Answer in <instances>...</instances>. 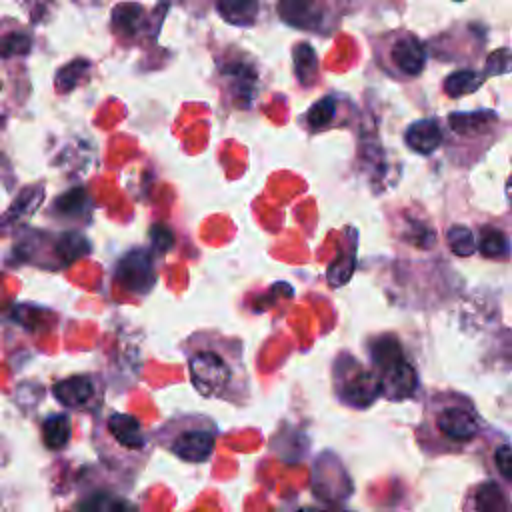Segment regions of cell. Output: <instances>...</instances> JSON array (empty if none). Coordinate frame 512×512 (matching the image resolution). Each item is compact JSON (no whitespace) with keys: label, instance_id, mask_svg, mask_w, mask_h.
Here are the masks:
<instances>
[{"label":"cell","instance_id":"obj_1","mask_svg":"<svg viewBox=\"0 0 512 512\" xmlns=\"http://www.w3.org/2000/svg\"><path fill=\"white\" fill-rule=\"evenodd\" d=\"M182 352L188 378L204 398L244 404L250 396V380L244 364L242 342L216 330L190 334Z\"/></svg>","mask_w":512,"mask_h":512},{"label":"cell","instance_id":"obj_2","mask_svg":"<svg viewBox=\"0 0 512 512\" xmlns=\"http://www.w3.org/2000/svg\"><path fill=\"white\" fill-rule=\"evenodd\" d=\"M94 448L112 472L138 474L150 458L152 440L136 416L112 410L94 426Z\"/></svg>","mask_w":512,"mask_h":512},{"label":"cell","instance_id":"obj_3","mask_svg":"<svg viewBox=\"0 0 512 512\" xmlns=\"http://www.w3.org/2000/svg\"><path fill=\"white\" fill-rule=\"evenodd\" d=\"M480 432V420L474 410L458 400L434 398L422 426L418 442L426 452H454L470 444Z\"/></svg>","mask_w":512,"mask_h":512},{"label":"cell","instance_id":"obj_4","mask_svg":"<svg viewBox=\"0 0 512 512\" xmlns=\"http://www.w3.org/2000/svg\"><path fill=\"white\" fill-rule=\"evenodd\" d=\"M218 428L204 414H178L166 420L154 434V442L166 452L190 464H204L212 458Z\"/></svg>","mask_w":512,"mask_h":512},{"label":"cell","instance_id":"obj_5","mask_svg":"<svg viewBox=\"0 0 512 512\" xmlns=\"http://www.w3.org/2000/svg\"><path fill=\"white\" fill-rule=\"evenodd\" d=\"M372 360H374V372L380 378L382 394L392 400H404L414 394L418 376L412 368V364L404 358L400 344L384 336L372 346Z\"/></svg>","mask_w":512,"mask_h":512},{"label":"cell","instance_id":"obj_6","mask_svg":"<svg viewBox=\"0 0 512 512\" xmlns=\"http://www.w3.org/2000/svg\"><path fill=\"white\" fill-rule=\"evenodd\" d=\"M334 392L342 404L366 408L382 394V386L374 370L364 368L354 356L340 354L334 360Z\"/></svg>","mask_w":512,"mask_h":512},{"label":"cell","instance_id":"obj_7","mask_svg":"<svg viewBox=\"0 0 512 512\" xmlns=\"http://www.w3.org/2000/svg\"><path fill=\"white\" fill-rule=\"evenodd\" d=\"M374 56L378 64L396 78H414L424 70L426 48L422 40L406 30L392 32L374 44Z\"/></svg>","mask_w":512,"mask_h":512},{"label":"cell","instance_id":"obj_8","mask_svg":"<svg viewBox=\"0 0 512 512\" xmlns=\"http://www.w3.org/2000/svg\"><path fill=\"white\" fill-rule=\"evenodd\" d=\"M52 396L70 410H96L102 400V386L90 374H74L54 382Z\"/></svg>","mask_w":512,"mask_h":512},{"label":"cell","instance_id":"obj_9","mask_svg":"<svg viewBox=\"0 0 512 512\" xmlns=\"http://www.w3.org/2000/svg\"><path fill=\"white\" fill-rule=\"evenodd\" d=\"M464 512H510V496L496 480L474 484L464 496Z\"/></svg>","mask_w":512,"mask_h":512},{"label":"cell","instance_id":"obj_10","mask_svg":"<svg viewBox=\"0 0 512 512\" xmlns=\"http://www.w3.org/2000/svg\"><path fill=\"white\" fill-rule=\"evenodd\" d=\"M116 278L122 282L126 290L132 292H148L154 284L152 264L144 252H130L122 258L116 270Z\"/></svg>","mask_w":512,"mask_h":512},{"label":"cell","instance_id":"obj_11","mask_svg":"<svg viewBox=\"0 0 512 512\" xmlns=\"http://www.w3.org/2000/svg\"><path fill=\"white\" fill-rule=\"evenodd\" d=\"M404 142L418 154H432L442 144V128L436 118H422L412 122L404 132Z\"/></svg>","mask_w":512,"mask_h":512},{"label":"cell","instance_id":"obj_12","mask_svg":"<svg viewBox=\"0 0 512 512\" xmlns=\"http://www.w3.org/2000/svg\"><path fill=\"white\" fill-rule=\"evenodd\" d=\"M40 434H42V442L48 450H62L68 446L70 436H72V422L70 416L66 412H56L50 414L48 418H44L42 426H40Z\"/></svg>","mask_w":512,"mask_h":512},{"label":"cell","instance_id":"obj_13","mask_svg":"<svg viewBox=\"0 0 512 512\" xmlns=\"http://www.w3.org/2000/svg\"><path fill=\"white\" fill-rule=\"evenodd\" d=\"M492 122H496V114L490 110H476V112H452L448 116V124L452 132L460 136H478L486 132Z\"/></svg>","mask_w":512,"mask_h":512},{"label":"cell","instance_id":"obj_14","mask_svg":"<svg viewBox=\"0 0 512 512\" xmlns=\"http://www.w3.org/2000/svg\"><path fill=\"white\" fill-rule=\"evenodd\" d=\"M484 82V76L476 70H456L452 74L446 76L444 80V92L450 96V98H460L464 94H470V92H476Z\"/></svg>","mask_w":512,"mask_h":512},{"label":"cell","instance_id":"obj_15","mask_svg":"<svg viewBox=\"0 0 512 512\" xmlns=\"http://www.w3.org/2000/svg\"><path fill=\"white\" fill-rule=\"evenodd\" d=\"M82 512H136L130 500L110 492H92L82 502Z\"/></svg>","mask_w":512,"mask_h":512},{"label":"cell","instance_id":"obj_16","mask_svg":"<svg viewBox=\"0 0 512 512\" xmlns=\"http://www.w3.org/2000/svg\"><path fill=\"white\" fill-rule=\"evenodd\" d=\"M216 10L220 12V16L236 26H250L256 22V14L260 10L258 2H220L216 4Z\"/></svg>","mask_w":512,"mask_h":512},{"label":"cell","instance_id":"obj_17","mask_svg":"<svg viewBox=\"0 0 512 512\" xmlns=\"http://www.w3.org/2000/svg\"><path fill=\"white\" fill-rule=\"evenodd\" d=\"M478 250L486 256V258H502L508 254L510 250V242L508 236L494 228V226H484L480 230V238H478Z\"/></svg>","mask_w":512,"mask_h":512},{"label":"cell","instance_id":"obj_18","mask_svg":"<svg viewBox=\"0 0 512 512\" xmlns=\"http://www.w3.org/2000/svg\"><path fill=\"white\" fill-rule=\"evenodd\" d=\"M446 242H448V248L456 256H462V258L470 256L476 250V238H474L472 230L466 226H460V224H454L448 228Z\"/></svg>","mask_w":512,"mask_h":512},{"label":"cell","instance_id":"obj_19","mask_svg":"<svg viewBox=\"0 0 512 512\" xmlns=\"http://www.w3.org/2000/svg\"><path fill=\"white\" fill-rule=\"evenodd\" d=\"M334 112H336V100L332 96H326L310 106L306 114V124L310 126V130H322L332 122Z\"/></svg>","mask_w":512,"mask_h":512},{"label":"cell","instance_id":"obj_20","mask_svg":"<svg viewBox=\"0 0 512 512\" xmlns=\"http://www.w3.org/2000/svg\"><path fill=\"white\" fill-rule=\"evenodd\" d=\"M294 70H296V76L300 78V82L304 86H312L314 84V74L318 70L316 66V54H312L308 60H304V52H302V44H296L294 48Z\"/></svg>","mask_w":512,"mask_h":512},{"label":"cell","instance_id":"obj_21","mask_svg":"<svg viewBox=\"0 0 512 512\" xmlns=\"http://www.w3.org/2000/svg\"><path fill=\"white\" fill-rule=\"evenodd\" d=\"M510 70H512V52L508 48H498L488 56V62H486L488 76H498Z\"/></svg>","mask_w":512,"mask_h":512},{"label":"cell","instance_id":"obj_22","mask_svg":"<svg viewBox=\"0 0 512 512\" xmlns=\"http://www.w3.org/2000/svg\"><path fill=\"white\" fill-rule=\"evenodd\" d=\"M494 466L508 486H512V444H500L494 450Z\"/></svg>","mask_w":512,"mask_h":512},{"label":"cell","instance_id":"obj_23","mask_svg":"<svg viewBox=\"0 0 512 512\" xmlns=\"http://www.w3.org/2000/svg\"><path fill=\"white\" fill-rule=\"evenodd\" d=\"M506 196H508V200L512 204V176L508 178V184H506Z\"/></svg>","mask_w":512,"mask_h":512},{"label":"cell","instance_id":"obj_24","mask_svg":"<svg viewBox=\"0 0 512 512\" xmlns=\"http://www.w3.org/2000/svg\"><path fill=\"white\" fill-rule=\"evenodd\" d=\"M296 512H322L320 508H300V510H296Z\"/></svg>","mask_w":512,"mask_h":512}]
</instances>
